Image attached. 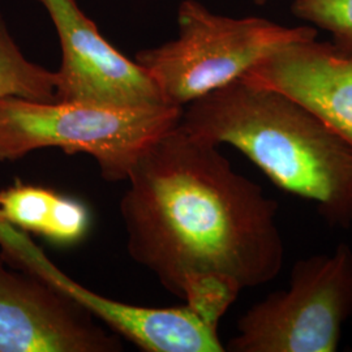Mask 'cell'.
Wrapping results in <instances>:
<instances>
[{
	"label": "cell",
	"instance_id": "cell-9",
	"mask_svg": "<svg viewBox=\"0 0 352 352\" xmlns=\"http://www.w3.org/2000/svg\"><path fill=\"white\" fill-rule=\"evenodd\" d=\"M241 78L302 103L352 145V47L317 38L292 43Z\"/></svg>",
	"mask_w": 352,
	"mask_h": 352
},
{
	"label": "cell",
	"instance_id": "cell-4",
	"mask_svg": "<svg viewBox=\"0 0 352 352\" xmlns=\"http://www.w3.org/2000/svg\"><path fill=\"white\" fill-rule=\"evenodd\" d=\"M177 26L175 39L140 51L136 62L151 76L164 102L180 109L244 77L283 47L317 38L311 26L223 16L197 0L180 3Z\"/></svg>",
	"mask_w": 352,
	"mask_h": 352
},
{
	"label": "cell",
	"instance_id": "cell-3",
	"mask_svg": "<svg viewBox=\"0 0 352 352\" xmlns=\"http://www.w3.org/2000/svg\"><path fill=\"white\" fill-rule=\"evenodd\" d=\"M182 111L170 104L115 107L0 98V161L58 148L91 155L104 180L123 182L140 155L179 123Z\"/></svg>",
	"mask_w": 352,
	"mask_h": 352
},
{
	"label": "cell",
	"instance_id": "cell-11",
	"mask_svg": "<svg viewBox=\"0 0 352 352\" xmlns=\"http://www.w3.org/2000/svg\"><path fill=\"white\" fill-rule=\"evenodd\" d=\"M58 75L29 60L0 17V98L55 102Z\"/></svg>",
	"mask_w": 352,
	"mask_h": 352
},
{
	"label": "cell",
	"instance_id": "cell-2",
	"mask_svg": "<svg viewBox=\"0 0 352 352\" xmlns=\"http://www.w3.org/2000/svg\"><path fill=\"white\" fill-rule=\"evenodd\" d=\"M177 126L234 146L330 225L352 228V145L302 103L239 78L183 107Z\"/></svg>",
	"mask_w": 352,
	"mask_h": 352
},
{
	"label": "cell",
	"instance_id": "cell-10",
	"mask_svg": "<svg viewBox=\"0 0 352 352\" xmlns=\"http://www.w3.org/2000/svg\"><path fill=\"white\" fill-rule=\"evenodd\" d=\"M0 217L21 231L58 245L82 241L91 222L85 204L20 180L0 190Z\"/></svg>",
	"mask_w": 352,
	"mask_h": 352
},
{
	"label": "cell",
	"instance_id": "cell-7",
	"mask_svg": "<svg viewBox=\"0 0 352 352\" xmlns=\"http://www.w3.org/2000/svg\"><path fill=\"white\" fill-rule=\"evenodd\" d=\"M36 1L49 13L60 41L56 101L115 107L167 104L148 71L116 50L76 0Z\"/></svg>",
	"mask_w": 352,
	"mask_h": 352
},
{
	"label": "cell",
	"instance_id": "cell-1",
	"mask_svg": "<svg viewBox=\"0 0 352 352\" xmlns=\"http://www.w3.org/2000/svg\"><path fill=\"white\" fill-rule=\"evenodd\" d=\"M120 200L126 248L162 287L217 325L240 291L277 277L278 204L218 145L176 124L140 155Z\"/></svg>",
	"mask_w": 352,
	"mask_h": 352
},
{
	"label": "cell",
	"instance_id": "cell-6",
	"mask_svg": "<svg viewBox=\"0 0 352 352\" xmlns=\"http://www.w3.org/2000/svg\"><path fill=\"white\" fill-rule=\"evenodd\" d=\"M0 256L4 263L45 280L84 307L102 324L146 352H223L218 327L188 305L151 308L116 302L76 283L51 263L25 231L0 217Z\"/></svg>",
	"mask_w": 352,
	"mask_h": 352
},
{
	"label": "cell",
	"instance_id": "cell-8",
	"mask_svg": "<svg viewBox=\"0 0 352 352\" xmlns=\"http://www.w3.org/2000/svg\"><path fill=\"white\" fill-rule=\"evenodd\" d=\"M122 350L84 307L0 256V352Z\"/></svg>",
	"mask_w": 352,
	"mask_h": 352
},
{
	"label": "cell",
	"instance_id": "cell-12",
	"mask_svg": "<svg viewBox=\"0 0 352 352\" xmlns=\"http://www.w3.org/2000/svg\"><path fill=\"white\" fill-rule=\"evenodd\" d=\"M292 12L329 32L337 45L352 47V0H295Z\"/></svg>",
	"mask_w": 352,
	"mask_h": 352
},
{
	"label": "cell",
	"instance_id": "cell-13",
	"mask_svg": "<svg viewBox=\"0 0 352 352\" xmlns=\"http://www.w3.org/2000/svg\"><path fill=\"white\" fill-rule=\"evenodd\" d=\"M254 1H256V3H257V4H263V3H265V1H266V0H254Z\"/></svg>",
	"mask_w": 352,
	"mask_h": 352
},
{
	"label": "cell",
	"instance_id": "cell-5",
	"mask_svg": "<svg viewBox=\"0 0 352 352\" xmlns=\"http://www.w3.org/2000/svg\"><path fill=\"white\" fill-rule=\"evenodd\" d=\"M352 315V250L298 261L289 289L270 294L238 321L232 352H334Z\"/></svg>",
	"mask_w": 352,
	"mask_h": 352
}]
</instances>
